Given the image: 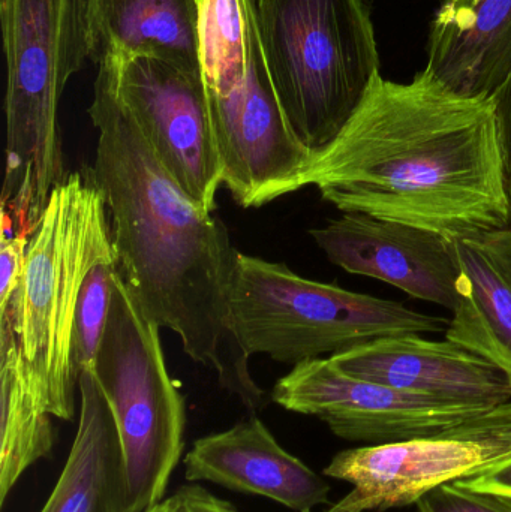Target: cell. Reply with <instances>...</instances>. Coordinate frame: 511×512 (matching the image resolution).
Instances as JSON below:
<instances>
[{"label": "cell", "mask_w": 511, "mask_h": 512, "mask_svg": "<svg viewBox=\"0 0 511 512\" xmlns=\"http://www.w3.org/2000/svg\"><path fill=\"white\" fill-rule=\"evenodd\" d=\"M89 116L98 129L86 177L104 195L117 271L144 315L170 328L251 414L266 393L231 322L239 254L224 222L182 191L117 92L116 68L98 66Z\"/></svg>", "instance_id": "obj_1"}, {"label": "cell", "mask_w": 511, "mask_h": 512, "mask_svg": "<svg viewBox=\"0 0 511 512\" xmlns=\"http://www.w3.org/2000/svg\"><path fill=\"white\" fill-rule=\"evenodd\" d=\"M447 239L510 228L509 177L492 99L456 95L425 71L378 77L338 137L312 153L300 189Z\"/></svg>", "instance_id": "obj_2"}, {"label": "cell", "mask_w": 511, "mask_h": 512, "mask_svg": "<svg viewBox=\"0 0 511 512\" xmlns=\"http://www.w3.org/2000/svg\"><path fill=\"white\" fill-rule=\"evenodd\" d=\"M6 63L2 230L32 234L66 180L59 105L89 59V0H0Z\"/></svg>", "instance_id": "obj_3"}, {"label": "cell", "mask_w": 511, "mask_h": 512, "mask_svg": "<svg viewBox=\"0 0 511 512\" xmlns=\"http://www.w3.org/2000/svg\"><path fill=\"white\" fill-rule=\"evenodd\" d=\"M116 258L104 195L74 173L51 192L27 243L23 276L0 319L12 325L32 381L51 417L75 415V309L89 271Z\"/></svg>", "instance_id": "obj_4"}, {"label": "cell", "mask_w": 511, "mask_h": 512, "mask_svg": "<svg viewBox=\"0 0 511 512\" xmlns=\"http://www.w3.org/2000/svg\"><path fill=\"white\" fill-rule=\"evenodd\" d=\"M270 80L312 153L332 143L380 77L366 0H252Z\"/></svg>", "instance_id": "obj_5"}, {"label": "cell", "mask_w": 511, "mask_h": 512, "mask_svg": "<svg viewBox=\"0 0 511 512\" xmlns=\"http://www.w3.org/2000/svg\"><path fill=\"white\" fill-rule=\"evenodd\" d=\"M231 322L246 354L296 364L381 337L440 333L449 322L398 301L306 279L281 262L239 254Z\"/></svg>", "instance_id": "obj_6"}, {"label": "cell", "mask_w": 511, "mask_h": 512, "mask_svg": "<svg viewBox=\"0 0 511 512\" xmlns=\"http://www.w3.org/2000/svg\"><path fill=\"white\" fill-rule=\"evenodd\" d=\"M93 372L119 429L128 512L149 511L164 501L185 450V397L168 373L158 325L144 315L119 271Z\"/></svg>", "instance_id": "obj_7"}, {"label": "cell", "mask_w": 511, "mask_h": 512, "mask_svg": "<svg viewBox=\"0 0 511 512\" xmlns=\"http://www.w3.org/2000/svg\"><path fill=\"white\" fill-rule=\"evenodd\" d=\"M510 460L511 400L434 435L336 454L324 477L350 483L353 490L326 512L410 507L443 484L477 477Z\"/></svg>", "instance_id": "obj_8"}, {"label": "cell", "mask_w": 511, "mask_h": 512, "mask_svg": "<svg viewBox=\"0 0 511 512\" xmlns=\"http://www.w3.org/2000/svg\"><path fill=\"white\" fill-rule=\"evenodd\" d=\"M204 84L224 165L222 186L233 200L243 209H255L300 191L312 152L282 110L264 62L255 14L246 65Z\"/></svg>", "instance_id": "obj_9"}, {"label": "cell", "mask_w": 511, "mask_h": 512, "mask_svg": "<svg viewBox=\"0 0 511 512\" xmlns=\"http://www.w3.org/2000/svg\"><path fill=\"white\" fill-rule=\"evenodd\" d=\"M111 65L120 99L165 170L194 203L213 212L224 165L201 69L149 56Z\"/></svg>", "instance_id": "obj_10"}, {"label": "cell", "mask_w": 511, "mask_h": 512, "mask_svg": "<svg viewBox=\"0 0 511 512\" xmlns=\"http://www.w3.org/2000/svg\"><path fill=\"white\" fill-rule=\"evenodd\" d=\"M272 400L324 421L333 435L366 447L443 432L491 408L444 402L347 375L330 358L303 361L279 379Z\"/></svg>", "instance_id": "obj_11"}, {"label": "cell", "mask_w": 511, "mask_h": 512, "mask_svg": "<svg viewBox=\"0 0 511 512\" xmlns=\"http://www.w3.org/2000/svg\"><path fill=\"white\" fill-rule=\"evenodd\" d=\"M309 234L348 273L389 283L450 312L458 307V262L452 242L441 234L363 213H342Z\"/></svg>", "instance_id": "obj_12"}, {"label": "cell", "mask_w": 511, "mask_h": 512, "mask_svg": "<svg viewBox=\"0 0 511 512\" xmlns=\"http://www.w3.org/2000/svg\"><path fill=\"white\" fill-rule=\"evenodd\" d=\"M330 360L347 375L444 402L495 408L511 400L510 381L498 367L447 339L381 337Z\"/></svg>", "instance_id": "obj_13"}, {"label": "cell", "mask_w": 511, "mask_h": 512, "mask_svg": "<svg viewBox=\"0 0 511 512\" xmlns=\"http://www.w3.org/2000/svg\"><path fill=\"white\" fill-rule=\"evenodd\" d=\"M185 478L243 495L263 496L294 512L330 504V484L285 451L257 417L194 442L183 460Z\"/></svg>", "instance_id": "obj_14"}, {"label": "cell", "mask_w": 511, "mask_h": 512, "mask_svg": "<svg viewBox=\"0 0 511 512\" xmlns=\"http://www.w3.org/2000/svg\"><path fill=\"white\" fill-rule=\"evenodd\" d=\"M423 71L456 95L494 99L511 77V0H441Z\"/></svg>", "instance_id": "obj_15"}, {"label": "cell", "mask_w": 511, "mask_h": 512, "mask_svg": "<svg viewBox=\"0 0 511 512\" xmlns=\"http://www.w3.org/2000/svg\"><path fill=\"white\" fill-rule=\"evenodd\" d=\"M459 301L446 339L485 358L511 384V228L453 237Z\"/></svg>", "instance_id": "obj_16"}, {"label": "cell", "mask_w": 511, "mask_h": 512, "mask_svg": "<svg viewBox=\"0 0 511 512\" xmlns=\"http://www.w3.org/2000/svg\"><path fill=\"white\" fill-rule=\"evenodd\" d=\"M80 417L65 468L41 512H128L125 453L93 369L78 381Z\"/></svg>", "instance_id": "obj_17"}, {"label": "cell", "mask_w": 511, "mask_h": 512, "mask_svg": "<svg viewBox=\"0 0 511 512\" xmlns=\"http://www.w3.org/2000/svg\"><path fill=\"white\" fill-rule=\"evenodd\" d=\"M198 12L200 0H89V59L149 56L201 69Z\"/></svg>", "instance_id": "obj_18"}, {"label": "cell", "mask_w": 511, "mask_h": 512, "mask_svg": "<svg viewBox=\"0 0 511 512\" xmlns=\"http://www.w3.org/2000/svg\"><path fill=\"white\" fill-rule=\"evenodd\" d=\"M0 507L21 475L53 453L57 430L45 411L12 325L0 319Z\"/></svg>", "instance_id": "obj_19"}, {"label": "cell", "mask_w": 511, "mask_h": 512, "mask_svg": "<svg viewBox=\"0 0 511 512\" xmlns=\"http://www.w3.org/2000/svg\"><path fill=\"white\" fill-rule=\"evenodd\" d=\"M116 273V258L104 259L89 271L81 288L72 336V361L78 376L83 370L93 369L98 358L110 315Z\"/></svg>", "instance_id": "obj_20"}, {"label": "cell", "mask_w": 511, "mask_h": 512, "mask_svg": "<svg viewBox=\"0 0 511 512\" xmlns=\"http://www.w3.org/2000/svg\"><path fill=\"white\" fill-rule=\"evenodd\" d=\"M417 512H511V499L443 484L417 501Z\"/></svg>", "instance_id": "obj_21"}, {"label": "cell", "mask_w": 511, "mask_h": 512, "mask_svg": "<svg viewBox=\"0 0 511 512\" xmlns=\"http://www.w3.org/2000/svg\"><path fill=\"white\" fill-rule=\"evenodd\" d=\"M29 234L2 233L0 243V315L6 312L23 276Z\"/></svg>", "instance_id": "obj_22"}, {"label": "cell", "mask_w": 511, "mask_h": 512, "mask_svg": "<svg viewBox=\"0 0 511 512\" xmlns=\"http://www.w3.org/2000/svg\"><path fill=\"white\" fill-rule=\"evenodd\" d=\"M456 484L465 487V489L511 499V460L485 472V474L456 481Z\"/></svg>", "instance_id": "obj_23"}, {"label": "cell", "mask_w": 511, "mask_h": 512, "mask_svg": "<svg viewBox=\"0 0 511 512\" xmlns=\"http://www.w3.org/2000/svg\"><path fill=\"white\" fill-rule=\"evenodd\" d=\"M177 492L182 495L188 512H240L227 499L213 495L200 484H186L179 487Z\"/></svg>", "instance_id": "obj_24"}, {"label": "cell", "mask_w": 511, "mask_h": 512, "mask_svg": "<svg viewBox=\"0 0 511 512\" xmlns=\"http://www.w3.org/2000/svg\"><path fill=\"white\" fill-rule=\"evenodd\" d=\"M497 111L500 126L501 143H503L504 161H506L507 177L511 180V77L506 86L492 99Z\"/></svg>", "instance_id": "obj_25"}, {"label": "cell", "mask_w": 511, "mask_h": 512, "mask_svg": "<svg viewBox=\"0 0 511 512\" xmlns=\"http://www.w3.org/2000/svg\"><path fill=\"white\" fill-rule=\"evenodd\" d=\"M146 512H188V510H186L182 495L176 490L170 498L164 499L161 504L155 505Z\"/></svg>", "instance_id": "obj_26"}, {"label": "cell", "mask_w": 511, "mask_h": 512, "mask_svg": "<svg viewBox=\"0 0 511 512\" xmlns=\"http://www.w3.org/2000/svg\"><path fill=\"white\" fill-rule=\"evenodd\" d=\"M509 197H510V212H511V180L509 182ZM510 228H511V218H510Z\"/></svg>", "instance_id": "obj_27"}]
</instances>
